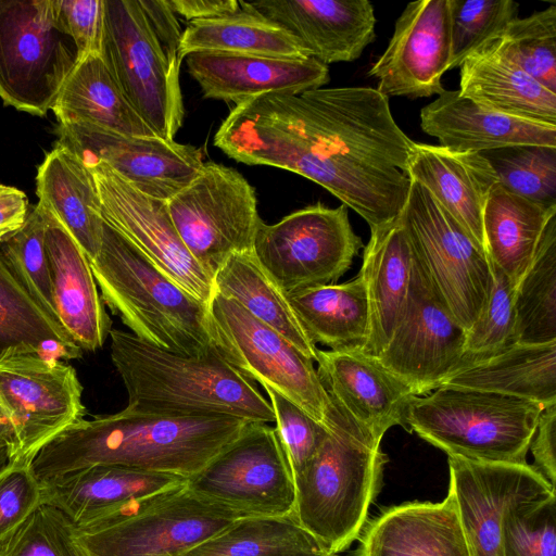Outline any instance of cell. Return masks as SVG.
I'll return each mask as SVG.
<instances>
[{"mask_svg":"<svg viewBox=\"0 0 556 556\" xmlns=\"http://www.w3.org/2000/svg\"><path fill=\"white\" fill-rule=\"evenodd\" d=\"M89 264L103 303L132 334L180 355L217 352L208 304L160 271L106 222L100 250Z\"/></svg>","mask_w":556,"mask_h":556,"instance_id":"cell-5","label":"cell"},{"mask_svg":"<svg viewBox=\"0 0 556 556\" xmlns=\"http://www.w3.org/2000/svg\"><path fill=\"white\" fill-rule=\"evenodd\" d=\"M336 556H338V555H336Z\"/></svg>","mask_w":556,"mask_h":556,"instance_id":"cell-56","label":"cell"},{"mask_svg":"<svg viewBox=\"0 0 556 556\" xmlns=\"http://www.w3.org/2000/svg\"><path fill=\"white\" fill-rule=\"evenodd\" d=\"M83 387L73 366L37 353L0 357V415L8 421L11 460L28 462L51 439L83 419Z\"/></svg>","mask_w":556,"mask_h":556,"instance_id":"cell-14","label":"cell"},{"mask_svg":"<svg viewBox=\"0 0 556 556\" xmlns=\"http://www.w3.org/2000/svg\"><path fill=\"white\" fill-rule=\"evenodd\" d=\"M317 372L330 399L357 424L382 440L394 426L406 430L413 391L376 357L359 349H317Z\"/></svg>","mask_w":556,"mask_h":556,"instance_id":"cell-21","label":"cell"},{"mask_svg":"<svg viewBox=\"0 0 556 556\" xmlns=\"http://www.w3.org/2000/svg\"><path fill=\"white\" fill-rule=\"evenodd\" d=\"M364 248L350 223L344 204L329 207L318 202L298 210L276 224L260 223L252 252L290 294L336 283Z\"/></svg>","mask_w":556,"mask_h":556,"instance_id":"cell-11","label":"cell"},{"mask_svg":"<svg viewBox=\"0 0 556 556\" xmlns=\"http://www.w3.org/2000/svg\"><path fill=\"white\" fill-rule=\"evenodd\" d=\"M465 340L466 330L444 305L413 252L404 311L376 358L415 395H426L460 365Z\"/></svg>","mask_w":556,"mask_h":556,"instance_id":"cell-15","label":"cell"},{"mask_svg":"<svg viewBox=\"0 0 556 556\" xmlns=\"http://www.w3.org/2000/svg\"><path fill=\"white\" fill-rule=\"evenodd\" d=\"M503 556H556V492L507 507Z\"/></svg>","mask_w":556,"mask_h":556,"instance_id":"cell-45","label":"cell"},{"mask_svg":"<svg viewBox=\"0 0 556 556\" xmlns=\"http://www.w3.org/2000/svg\"><path fill=\"white\" fill-rule=\"evenodd\" d=\"M491 268L490 294L479 318L466 331L463 361L483 357L515 343L516 286L502 270L493 265Z\"/></svg>","mask_w":556,"mask_h":556,"instance_id":"cell-47","label":"cell"},{"mask_svg":"<svg viewBox=\"0 0 556 556\" xmlns=\"http://www.w3.org/2000/svg\"><path fill=\"white\" fill-rule=\"evenodd\" d=\"M332 403L323 444L293 478V515L329 553L338 555L359 538L367 523L388 456L380 447L381 439Z\"/></svg>","mask_w":556,"mask_h":556,"instance_id":"cell-4","label":"cell"},{"mask_svg":"<svg viewBox=\"0 0 556 556\" xmlns=\"http://www.w3.org/2000/svg\"><path fill=\"white\" fill-rule=\"evenodd\" d=\"M359 556H469L454 498L408 502L367 521Z\"/></svg>","mask_w":556,"mask_h":556,"instance_id":"cell-27","label":"cell"},{"mask_svg":"<svg viewBox=\"0 0 556 556\" xmlns=\"http://www.w3.org/2000/svg\"><path fill=\"white\" fill-rule=\"evenodd\" d=\"M413 252L400 216L371 229L359 275L366 287L369 329L361 351L377 357L388 345L408 294Z\"/></svg>","mask_w":556,"mask_h":556,"instance_id":"cell-28","label":"cell"},{"mask_svg":"<svg viewBox=\"0 0 556 556\" xmlns=\"http://www.w3.org/2000/svg\"><path fill=\"white\" fill-rule=\"evenodd\" d=\"M180 556H336L293 513L240 517Z\"/></svg>","mask_w":556,"mask_h":556,"instance_id":"cell-39","label":"cell"},{"mask_svg":"<svg viewBox=\"0 0 556 556\" xmlns=\"http://www.w3.org/2000/svg\"><path fill=\"white\" fill-rule=\"evenodd\" d=\"M29 210L22 190L0 184V244L23 227Z\"/></svg>","mask_w":556,"mask_h":556,"instance_id":"cell-53","label":"cell"},{"mask_svg":"<svg viewBox=\"0 0 556 556\" xmlns=\"http://www.w3.org/2000/svg\"><path fill=\"white\" fill-rule=\"evenodd\" d=\"M556 403L542 408L529 451L533 456L532 468L554 489L556 485Z\"/></svg>","mask_w":556,"mask_h":556,"instance_id":"cell-52","label":"cell"},{"mask_svg":"<svg viewBox=\"0 0 556 556\" xmlns=\"http://www.w3.org/2000/svg\"><path fill=\"white\" fill-rule=\"evenodd\" d=\"M186 482L187 478L173 473L96 465L42 481L43 503L83 526L125 502L182 488Z\"/></svg>","mask_w":556,"mask_h":556,"instance_id":"cell-29","label":"cell"},{"mask_svg":"<svg viewBox=\"0 0 556 556\" xmlns=\"http://www.w3.org/2000/svg\"><path fill=\"white\" fill-rule=\"evenodd\" d=\"M555 217L556 204L528 200L496 182L483 211V235L491 265L502 270L517 287Z\"/></svg>","mask_w":556,"mask_h":556,"instance_id":"cell-33","label":"cell"},{"mask_svg":"<svg viewBox=\"0 0 556 556\" xmlns=\"http://www.w3.org/2000/svg\"><path fill=\"white\" fill-rule=\"evenodd\" d=\"M193 494L244 516L293 513L294 480L277 431L248 422L239 435L187 479Z\"/></svg>","mask_w":556,"mask_h":556,"instance_id":"cell-13","label":"cell"},{"mask_svg":"<svg viewBox=\"0 0 556 556\" xmlns=\"http://www.w3.org/2000/svg\"><path fill=\"white\" fill-rule=\"evenodd\" d=\"M241 516L185 486L161 504L126 521L76 527L84 556H180Z\"/></svg>","mask_w":556,"mask_h":556,"instance_id":"cell-17","label":"cell"},{"mask_svg":"<svg viewBox=\"0 0 556 556\" xmlns=\"http://www.w3.org/2000/svg\"><path fill=\"white\" fill-rule=\"evenodd\" d=\"M77 64L52 0H0V99L35 116L52 110Z\"/></svg>","mask_w":556,"mask_h":556,"instance_id":"cell-7","label":"cell"},{"mask_svg":"<svg viewBox=\"0 0 556 556\" xmlns=\"http://www.w3.org/2000/svg\"><path fill=\"white\" fill-rule=\"evenodd\" d=\"M420 127L437 138L439 146L458 152L482 153L515 146L556 148V125L488 110L458 90L445 89L424 106Z\"/></svg>","mask_w":556,"mask_h":556,"instance_id":"cell-26","label":"cell"},{"mask_svg":"<svg viewBox=\"0 0 556 556\" xmlns=\"http://www.w3.org/2000/svg\"><path fill=\"white\" fill-rule=\"evenodd\" d=\"M481 154L507 191L534 202L556 204V148L515 146Z\"/></svg>","mask_w":556,"mask_h":556,"instance_id":"cell-43","label":"cell"},{"mask_svg":"<svg viewBox=\"0 0 556 556\" xmlns=\"http://www.w3.org/2000/svg\"><path fill=\"white\" fill-rule=\"evenodd\" d=\"M147 22L167 60L180 68L178 55L182 31L178 17L167 0H138Z\"/></svg>","mask_w":556,"mask_h":556,"instance_id":"cell-51","label":"cell"},{"mask_svg":"<svg viewBox=\"0 0 556 556\" xmlns=\"http://www.w3.org/2000/svg\"><path fill=\"white\" fill-rule=\"evenodd\" d=\"M104 28L100 55L126 99L164 140L182 125L179 68L169 63L138 0H103Z\"/></svg>","mask_w":556,"mask_h":556,"instance_id":"cell-9","label":"cell"},{"mask_svg":"<svg viewBox=\"0 0 556 556\" xmlns=\"http://www.w3.org/2000/svg\"><path fill=\"white\" fill-rule=\"evenodd\" d=\"M43 503V484L31 463L11 462L0 473V541Z\"/></svg>","mask_w":556,"mask_h":556,"instance_id":"cell-49","label":"cell"},{"mask_svg":"<svg viewBox=\"0 0 556 556\" xmlns=\"http://www.w3.org/2000/svg\"><path fill=\"white\" fill-rule=\"evenodd\" d=\"M188 73L206 99L237 104L267 93L299 94L329 83L328 65L313 59H286L226 52L186 56Z\"/></svg>","mask_w":556,"mask_h":556,"instance_id":"cell-23","label":"cell"},{"mask_svg":"<svg viewBox=\"0 0 556 556\" xmlns=\"http://www.w3.org/2000/svg\"><path fill=\"white\" fill-rule=\"evenodd\" d=\"M167 208L181 241L212 279L231 254L252 250L262 222L254 188L237 169L215 162L204 163Z\"/></svg>","mask_w":556,"mask_h":556,"instance_id":"cell-12","label":"cell"},{"mask_svg":"<svg viewBox=\"0 0 556 556\" xmlns=\"http://www.w3.org/2000/svg\"><path fill=\"white\" fill-rule=\"evenodd\" d=\"M214 291L238 302L306 357L315 361L317 346L309 340L287 294L251 251L231 254L213 277Z\"/></svg>","mask_w":556,"mask_h":556,"instance_id":"cell-37","label":"cell"},{"mask_svg":"<svg viewBox=\"0 0 556 556\" xmlns=\"http://www.w3.org/2000/svg\"><path fill=\"white\" fill-rule=\"evenodd\" d=\"M440 387L497 393L542 406L556 403V341L515 342L493 354L463 361Z\"/></svg>","mask_w":556,"mask_h":556,"instance_id":"cell-31","label":"cell"},{"mask_svg":"<svg viewBox=\"0 0 556 556\" xmlns=\"http://www.w3.org/2000/svg\"><path fill=\"white\" fill-rule=\"evenodd\" d=\"M36 193L48 208L93 260L101 247L103 218L92 173L74 153L54 146L38 167Z\"/></svg>","mask_w":556,"mask_h":556,"instance_id":"cell-32","label":"cell"},{"mask_svg":"<svg viewBox=\"0 0 556 556\" xmlns=\"http://www.w3.org/2000/svg\"><path fill=\"white\" fill-rule=\"evenodd\" d=\"M406 175L424 186L486 255L483 211L497 182L489 161L477 152L414 142Z\"/></svg>","mask_w":556,"mask_h":556,"instance_id":"cell-24","label":"cell"},{"mask_svg":"<svg viewBox=\"0 0 556 556\" xmlns=\"http://www.w3.org/2000/svg\"><path fill=\"white\" fill-rule=\"evenodd\" d=\"M448 8L450 70H453L518 17L519 3L513 0H448Z\"/></svg>","mask_w":556,"mask_h":556,"instance_id":"cell-44","label":"cell"},{"mask_svg":"<svg viewBox=\"0 0 556 556\" xmlns=\"http://www.w3.org/2000/svg\"><path fill=\"white\" fill-rule=\"evenodd\" d=\"M248 421L227 416H174L124 408L80 419L31 460L41 481L96 465H119L190 478L231 443Z\"/></svg>","mask_w":556,"mask_h":556,"instance_id":"cell-2","label":"cell"},{"mask_svg":"<svg viewBox=\"0 0 556 556\" xmlns=\"http://www.w3.org/2000/svg\"><path fill=\"white\" fill-rule=\"evenodd\" d=\"M507 58L556 93V4L516 17L491 40Z\"/></svg>","mask_w":556,"mask_h":556,"instance_id":"cell-41","label":"cell"},{"mask_svg":"<svg viewBox=\"0 0 556 556\" xmlns=\"http://www.w3.org/2000/svg\"><path fill=\"white\" fill-rule=\"evenodd\" d=\"M86 166L97 185L103 220L165 276L208 304L213 279L181 241L167 202L142 193L102 162Z\"/></svg>","mask_w":556,"mask_h":556,"instance_id":"cell-16","label":"cell"},{"mask_svg":"<svg viewBox=\"0 0 556 556\" xmlns=\"http://www.w3.org/2000/svg\"><path fill=\"white\" fill-rule=\"evenodd\" d=\"M448 0L409 2L397 17L387 49L368 71L386 97L427 98L445 89L450 71Z\"/></svg>","mask_w":556,"mask_h":556,"instance_id":"cell-20","label":"cell"},{"mask_svg":"<svg viewBox=\"0 0 556 556\" xmlns=\"http://www.w3.org/2000/svg\"><path fill=\"white\" fill-rule=\"evenodd\" d=\"M52 291L62 328L83 350L93 352L105 342L112 329L98 291L89 260L58 218L42 206Z\"/></svg>","mask_w":556,"mask_h":556,"instance_id":"cell-25","label":"cell"},{"mask_svg":"<svg viewBox=\"0 0 556 556\" xmlns=\"http://www.w3.org/2000/svg\"><path fill=\"white\" fill-rule=\"evenodd\" d=\"M0 442L9 445L10 454L13 446V435L8 421L0 415Z\"/></svg>","mask_w":556,"mask_h":556,"instance_id":"cell-55","label":"cell"},{"mask_svg":"<svg viewBox=\"0 0 556 556\" xmlns=\"http://www.w3.org/2000/svg\"><path fill=\"white\" fill-rule=\"evenodd\" d=\"M208 314L213 343L225 361L328 429L333 403L314 361L238 302L216 291L208 303Z\"/></svg>","mask_w":556,"mask_h":556,"instance_id":"cell-8","label":"cell"},{"mask_svg":"<svg viewBox=\"0 0 556 556\" xmlns=\"http://www.w3.org/2000/svg\"><path fill=\"white\" fill-rule=\"evenodd\" d=\"M45 230L43 211L37 203L30 207L23 227L1 243V254L37 305L60 325L53 299Z\"/></svg>","mask_w":556,"mask_h":556,"instance_id":"cell-42","label":"cell"},{"mask_svg":"<svg viewBox=\"0 0 556 556\" xmlns=\"http://www.w3.org/2000/svg\"><path fill=\"white\" fill-rule=\"evenodd\" d=\"M400 218L435 292L467 331L490 294L492 268L488 256L417 181L410 180Z\"/></svg>","mask_w":556,"mask_h":556,"instance_id":"cell-10","label":"cell"},{"mask_svg":"<svg viewBox=\"0 0 556 556\" xmlns=\"http://www.w3.org/2000/svg\"><path fill=\"white\" fill-rule=\"evenodd\" d=\"M111 359L128 395L126 408L174 416L275 421L268 400L218 352L186 356L111 329Z\"/></svg>","mask_w":556,"mask_h":556,"instance_id":"cell-3","label":"cell"},{"mask_svg":"<svg viewBox=\"0 0 556 556\" xmlns=\"http://www.w3.org/2000/svg\"><path fill=\"white\" fill-rule=\"evenodd\" d=\"M0 556H84L74 522L42 503L14 532L0 541Z\"/></svg>","mask_w":556,"mask_h":556,"instance_id":"cell-46","label":"cell"},{"mask_svg":"<svg viewBox=\"0 0 556 556\" xmlns=\"http://www.w3.org/2000/svg\"><path fill=\"white\" fill-rule=\"evenodd\" d=\"M459 93L482 108L556 125V93L545 88L490 40L460 65Z\"/></svg>","mask_w":556,"mask_h":556,"instance_id":"cell-30","label":"cell"},{"mask_svg":"<svg viewBox=\"0 0 556 556\" xmlns=\"http://www.w3.org/2000/svg\"><path fill=\"white\" fill-rule=\"evenodd\" d=\"M544 406L491 392L440 387L414 395L406 430L472 462L527 464L526 456Z\"/></svg>","mask_w":556,"mask_h":556,"instance_id":"cell-6","label":"cell"},{"mask_svg":"<svg viewBox=\"0 0 556 556\" xmlns=\"http://www.w3.org/2000/svg\"><path fill=\"white\" fill-rule=\"evenodd\" d=\"M11 351L73 359L83 350L50 318L14 276L0 252V357Z\"/></svg>","mask_w":556,"mask_h":556,"instance_id":"cell-38","label":"cell"},{"mask_svg":"<svg viewBox=\"0 0 556 556\" xmlns=\"http://www.w3.org/2000/svg\"><path fill=\"white\" fill-rule=\"evenodd\" d=\"M249 5L291 33L325 65L357 60L376 38L367 0H262Z\"/></svg>","mask_w":556,"mask_h":556,"instance_id":"cell-22","label":"cell"},{"mask_svg":"<svg viewBox=\"0 0 556 556\" xmlns=\"http://www.w3.org/2000/svg\"><path fill=\"white\" fill-rule=\"evenodd\" d=\"M55 146L85 165L102 162L150 197L168 201L204 166L200 149L160 137L126 136L87 124H59Z\"/></svg>","mask_w":556,"mask_h":556,"instance_id":"cell-18","label":"cell"},{"mask_svg":"<svg viewBox=\"0 0 556 556\" xmlns=\"http://www.w3.org/2000/svg\"><path fill=\"white\" fill-rule=\"evenodd\" d=\"M514 342L556 341V217L538 247L534 258L516 287Z\"/></svg>","mask_w":556,"mask_h":556,"instance_id":"cell-40","label":"cell"},{"mask_svg":"<svg viewBox=\"0 0 556 556\" xmlns=\"http://www.w3.org/2000/svg\"><path fill=\"white\" fill-rule=\"evenodd\" d=\"M176 15L189 22L207 20L240 10V2L235 0H167Z\"/></svg>","mask_w":556,"mask_h":556,"instance_id":"cell-54","label":"cell"},{"mask_svg":"<svg viewBox=\"0 0 556 556\" xmlns=\"http://www.w3.org/2000/svg\"><path fill=\"white\" fill-rule=\"evenodd\" d=\"M52 111L59 124H87L126 136H156L126 99L100 54L77 62Z\"/></svg>","mask_w":556,"mask_h":556,"instance_id":"cell-34","label":"cell"},{"mask_svg":"<svg viewBox=\"0 0 556 556\" xmlns=\"http://www.w3.org/2000/svg\"><path fill=\"white\" fill-rule=\"evenodd\" d=\"M309 340L330 350L362 349L369 329L365 282L357 277L343 283L305 288L287 294Z\"/></svg>","mask_w":556,"mask_h":556,"instance_id":"cell-36","label":"cell"},{"mask_svg":"<svg viewBox=\"0 0 556 556\" xmlns=\"http://www.w3.org/2000/svg\"><path fill=\"white\" fill-rule=\"evenodd\" d=\"M450 485L469 556H503L505 510L556 492L531 465L448 456Z\"/></svg>","mask_w":556,"mask_h":556,"instance_id":"cell-19","label":"cell"},{"mask_svg":"<svg viewBox=\"0 0 556 556\" xmlns=\"http://www.w3.org/2000/svg\"><path fill=\"white\" fill-rule=\"evenodd\" d=\"M235 13L189 22L182 31L178 55L182 61L194 52H226L270 58H311L286 28L239 1Z\"/></svg>","mask_w":556,"mask_h":556,"instance_id":"cell-35","label":"cell"},{"mask_svg":"<svg viewBox=\"0 0 556 556\" xmlns=\"http://www.w3.org/2000/svg\"><path fill=\"white\" fill-rule=\"evenodd\" d=\"M413 143L389 98L371 87L262 94L235 105L214 137L215 147L237 162L316 182L370 230L394 222L406 204Z\"/></svg>","mask_w":556,"mask_h":556,"instance_id":"cell-1","label":"cell"},{"mask_svg":"<svg viewBox=\"0 0 556 556\" xmlns=\"http://www.w3.org/2000/svg\"><path fill=\"white\" fill-rule=\"evenodd\" d=\"M265 391L274 412L275 429L294 478L316 455L328 429L282 395L267 388Z\"/></svg>","mask_w":556,"mask_h":556,"instance_id":"cell-48","label":"cell"},{"mask_svg":"<svg viewBox=\"0 0 556 556\" xmlns=\"http://www.w3.org/2000/svg\"><path fill=\"white\" fill-rule=\"evenodd\" d=\"M60 29L75 45L77 62L100 54L104 28L103 0H52Z\"/></svg>","mask_w":556,"mask_h":556,"instance_id":"cell-50","label":"cell"}]
</instances>
